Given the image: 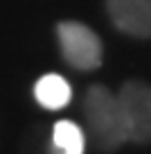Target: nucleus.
Here are the masks:
<instances>
[{
  "instance_id": "obj_1",
  "label": "nucleus",
  "mask_w": 151,
  "mask_h": 154,
  "mask_svg": "<svg viewBox=\"0 0 151 154\" xmlns=\"http://www.w3.org/2000/svg\"><path fill=\"white\" fill-rule=\"evenodd\" d=\"M84 118L88 138L97 152H115L126 143V129L117 95L106 86H90L84 95Z\"/></svg>"
},
{
  "instance_id": "obj_2",
  "label": "nucleus",
  "mask_w": 151,
  "mask_h": 154,
  "mask_svg": "<svg viewBox=\"0 0 151 154\" xmlns=\"http://www.w3.org/2000/svg\"><path fill=\"white\" fill-rule=\"evenodd\" d=\"M57 36L61 45V54L77 70H95L102 66V41L99 36L84 23L63 20L57 25Z\"/></svg>"
},
{
  "instance_id": "obj_3",
  "label": "nucleus",
  "mask_w": 151,
  "mask_h": 154,
  "mask_svg": "<svg viewBox=\"0 0 151 154\" xmlns=\"http://www.w3.org/2000/svg\"><path fill=\"white\" fill-rule=\"evenodd\" d=\"M126 138L133 143H151V84L131 79L117 93Z\"/></svg>"
},
{
  "instance_id": "obj_4",
  "label": "nucleus",
  "mask_w": 151,
  "mask_h": 154,
  "mask_svg": "<svg viewBox=\"0 0 151 154\" xmlns=\"http://www.w3.org/2000/svg\"><path fill=\"white\" fill-rule=\"evenodd\" d=\"M106 11L120 32L138 38L151 36V0H106Z\"/></svg>"
},
{
  "instance_id": "obj_5",
  "label": "nucleus",
  "mask_w": 151,
  "mask_h": 154,
  "mask_svg": "<svg viewBox=\"0 0 151 154\" xmlns=\"http://www.w3.org/2000/svg\"><path fill=\"white\" fill-rule=\"evenodd\" d=\"M34 97H36V102L41 106L57 111V109L68 106V102H70V97H72V88L61 75L50 72V75H43L36 82V86H34Z\"/></svg>"
},
{
  "instance_id": "obj_6",
  "label": "nucleus",
  "mask_w": 151,
  "mask_h": 154,
  "mask_svg": "<svg viewBox=\"0 0 151 154\" xmlns=\"http://www.w3.org/2000/svg\"><path fill=\"white\" fill-rule=\"evenodd\" d=\"M84 149H86V138L77 122L59 120L54 125L50 154H84Z\"/></svg>"
}]
</instances>
